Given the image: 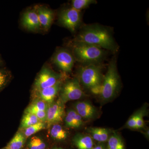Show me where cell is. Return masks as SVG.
Returning <instances> with one entry per match:
<instances>
[{
    "label": "cell",
    "mask_w": 149,
    "mask_h": 149,
    "mask_svg": "<svg viewBox=\"0 0 149 149\" xmlns=\"http://www.w3.org/2000/svg\"><path fill=\"white\" fill-rule=\"evenodd\" d=\"M74 42L92 45L114 52L117 51V45L110 31L97 24L83 27L75 38Z\"/></svg>",
    "instance_id": "6da1fadb"
},
{
    "label": "cell",
    "mask_w": 149,
    "mask_h": 149,
    "mask_svg": "<svg viewBox=\"0 0 149 149\" xmlns=\"http://www.w3.org/2000/svg\"><path fill=\"white\" fill-rule=\"evenodd\" d=\"M72 51L74 58L84 65L99 64L105 56L103 49L83 43L74 42Z\"/></svg>",
    "instance_id": "7a4b0ae2"
},
{
    "label": "cell",
    "mask_w": 149,
    "mask_h": 149,
    "mask_svg": "<svg viewBox=\"0 0 149 149\" xmlns=\"http://www.w3.org/2000/svg\"><path fill=\"white\" fill-rule=\"evenodd\" d=\"M119 77L116 61L113 59L110 62L106 74L103 77L101 84L102 91L100 97L104 101L113 98L119 88Z\"/></svg>",
    "instance_id": "3957f363"
},
{
    "label": "cell",
    "mask_w": 149,
    "mask_h": 149,
    "mask_svg": "<svg viewBox=\"0 0 149 149\" xmlns=\"http://www.w3.org/2000/svg\"><path fill=\"white\" fill-rule=\"evenodd\" d=\"M84 65L78 71L80 83L90 90L101 85L104 77L101 65L99 64Z\"/></svg>",
    "instance_id": "277c9868"
},
{
    "label": "cell",
    "mask_w": 149,
    "mask_h": 149,
    "mask_svg": "<svg viewBox=\"0 0 149 149\" xmlns=\"http://www.w3.org/2000/svg\"><path fill=\"white\" fill-rule=\"evenodd\" d=\"M61 89L60 100L63 104L70 101L79 100L84 96L80 82L77 79L68 80Z\"/></svg>",
    "instance_id": "5b68a950"
},
{
    "label": "cell",
    "mask_w": 149,
    "mask_h": 149,
    "mask_svg": "<svg viewBox=\"0 0 149 149\" xmlns=\"http://www.w3.org/2000/svg\"><path fill=\"white\" fill-rule=\"evenodd\" d=\"M58 20L63 27L71 32H74L81 22L80 11L72 7L65 9L62 10L59 15Z\"/></svg>",
    "instance_id": "8992f818"
},
{
    "label": "cell",
    "mask_w": 149,
    "mask_h": 149,
    "mask_svg": "<svg viewBox=\"0 0 149 149\" xmlns=\"http://www.w3.org/2000/svg\"><path fill=\"white\" fill-rule=\"evenodd\" d=\"M61 80V75L57 74L49 68H44L35 80V91L52 87Z\"/></svg>",
    "instance_id": "52a82bcc"
},
{
    "label": "cell",
    "mask_w": 149,
    "mask_h": 149,
    "mask_svg": "<svg viewBox=\"0 0 149 149\" xmlns=\"http://www.w3.org/2000/svg\"><path fill=\"white\" fill-rule=\"evenodd\" d=\"M53 62L62 71L70 72L72 71L74 65V58L67 50L61 49L55 54Z\"/></svg>",
    "instance_id": "ba28073f"
},
{
    "label": "cell",
    "mask_w": 149,
    "mask_h": 149,
    "mask_svg": "<svg viewBox=\"0 0 149 149\" xmlns=\"http://www.w3.org/2000/svg\"><path fill=\"white\" fill-rule=\"evenodd\" d=\"M64 104L59 100L48 105L46 121L48 125L58 124L61 122L64 115Z\"/></svg>",
    "instance_id": "9c48e42d"
},
{
    "label": "cell",
    "mask_w": 149,
    "mask_h": 149,
    "mask_svg": "<svg viewBox=\"0 0 149 149\" xmlns=\"http://www.w3.org/2000/svg\"><path fill=\"white\" fill-rule=\"evenodd\" d=\"M62 83V80H60L52 87L35 91L38 98L47 104H50L53 102L56 96L61 89Z\"/></svg>",
    "instance_id": "30bf717a"
},
{
    "label": "cell",
    "mask_w": 149,
    "mask_h": 149,
    "mask_svg": "<svg viewBox=\"0 0 149 149\" xmlns=\"http://www.w3.org/2000/svg\"><path fill=\"white\" fill-rule=\"evenodd\" d=\"M22 22L24 28L30 31H36L41 27L36 9L24 13L22 15Z\"/></svg>",
    "instance_id": "8fae6325"
},
{
    "label": "cell",
    "mask_w": 149,
    "mask_h": 149,
    "mask_svg": "<svg viewBox=\"0 0 149 149\" xmlns=\"http://www.w3.org/2000/svg\"><path fill=\"white\" fill-rule=\"evenodd\" d=\"M74 110L83 119L89 120L95 117L96 109L94 106L88 102H79L74 104Z\"/></svg>",
    "instance_id": "7c38bea8"
},
{
    "label": "cell",
    "mask_w": 149,
    "mask_h": 149,
    "mask_svg": "<svg viewBox=\"0 0 149 149\" xmlns=\"http://www.w3.org/2000/svg\"><path fill=\"white\" fill-rule=\"evenodd\" d=\"M41 27L48 30L52 25L54 19V13L47 8L38 6L36 9Z\"/></svg>",
    "instance_id": "4fadbf2b"
},
{
    "label": "cell",
    "mask_w": 149,
    "mask_h": 149,
    "mask_svg": "<svg viewBox=\"0 0 149 149\" xmlns=\"http://www.w3.org/2000/svg\"><path fill=\"white\" fill-rule=\"evenodd\" d=\"M65 123L67 127L78 128L83 123V119L74 110H70L65 117Z\"/></svg>",
    "instance_id": "5bb4252c"
},
{
    "label": "cell",
    "mask_w": 149,
    "mask_h": 149,
    "mask_svg": "<svg viewBox=\"0 0 149 149\" xmlns=\"http://www.w3.org/2000/svg\"><path fill=\"white\" fill-rule=\"evenodd\" d=\"M87 131L92 136L91 138L101 143L107 142L110 136V130L107 128L91 127L88 128Z\"/></svg>",
    "instance_id": "9a60e30c"
},
{
    "label": "cell",
    "mask_w": 149,
    "mask_h": 149,
    "mask_svg": "<svg viewBox=\"0 0 149 149\" xmlns=\"http://www.w3.org/2000/svg\"><path fill=\"white\" fill-rule=\"evenodd\" d=\"M74 142L77 149H92L94 147L93 139L88 135L79 134L74 138Z\"/></svg>",
    "instance_id": "2e32d148"
},
{
    "label": "cell",
    "mask_w": 149,
    "mask_h": 149,
    "mask_svg": "<svg viewBox=\"0 0 149 149\" xmlns=\"http://www.w3.org/2000/svg\"><path fill=\"white\" fill-rule=\"evenodd\" d=\"M107 149H125V145L119 134L113 133L108 140Z\"/></svg>",
    "instance_id": "e0dca14e"
},
{
    "label": "cell",
    "mask_w": 149,
    "mask_h": 149,
    "mask_svg": "<svg viewBox=\"0 0 149 149\" xmlns=\"http://www.w3.org/2000/svg\"><path fill=\"white\" fill-rule=\"evenodd\" d=\"M25 141V136L20 132H17L5 149H21L23 146Z\"/></svg>",
    "instance_id": "ac0fdd59"
},
{
    "label": "cell",
    "mask_w": 149,
    "mask_h": 149,
    "mask_svg": "<svg viewBox=\"0 0 149 149\" xmlns=\"http://www.w3.org/2000/svg\"><path fill=\"white\" fill-rule=\"evenodd\" d=\"M51 136L55 140L63 141L67 137V133L61 125L58 124H54L50 130Z\"/></svg>",
    "instance_id": "d6986e66"
},
{
    "label": "cell",
    "mask_w": 149,
    "mask_h": 149,
    "mask_svg": "<svg viewBox=\"0 0 149 149\" xmlns=\"http://www.w3.org/2000/svg\"><path fill=\"white\" fill-rule=\"evenodd\" d=\"M25 113L22 120L21 125L22 128H27L40 122V120L35 115L29 113Z\"/></svg>",
    "instance_id": "ffe728a7"
},
{
    "label": "cell",
    "mask_w": 149,
    "mask_h": 149,
    "mask_svg": "<svg viewBox=\"0 0 149 149\" xmlns=\"http://www.w3.org/2000/svg\"><path fill=\"white\" fill-rule=\"evenodd\" d=\"M45 124L43 122L40 121L35 125H31L29 127L25 128L24 130V136L26 138H28L35 133L39 132L40 130L45 129Z\"/></svg>",
    "instance_id": "44dd1931"
},
{
    "label": "cell",
    "mask_w": 149,
    "mask_h": 149,
    "mask_svg": "<svg viewBox=\"0 0 149 149\" xmlns=\"http://www.w3.org/2000/svg\"><path fill=\"white\" fill-rule=\"evenodd\" d=\"M96 2L97 1L95 0H73L72 1V8L80 11Z\"/></svg>",
    "instance_id": "7402d4cb"
},
{
    "label": "cell",
    "mask_w": 149,
    "mask_h": 149,
    "mask_svg": "<svg viewBox=\"0 0 149 149\" xmlns=\"http://www.w3.org/2000/svg\"><path fill=\"white\" fill-rule=\"evenodd\" d=\"M48 107V104L46 102L38 99L27 107L26 111L38 110L47 111Z\"/></svg>",
    "instance_id": "603a6c76"
},
{
    "label": "cell",
    "mask_w": 149,
    "mask_h": 149,
    "mask_svg": "<svg viewBox=\"0 0 149 149\" xmlns=\"http://www.w3.org/2000/svg\"><path fill=\"white\" fill-rule=\"evenodd\" d=\"M28 146L29 149H45L46 144L42 139L37 136H34L29 141Z\"/></svg>",
    "instance_id": "cb8c5ba5"
},
{
    "label": "cell",
    "mask_w": 149,
    "mask_h": 149,
    "mask_svg": "<svg viewBox=\"0 0 149 149\" xmlns=\"http://www.w3.org/2000/svg\"><path fill=\"white\" fill-rule=\"evenodd\" d=\"M146 107L142 108L141 109L137 111V117H136V129H140L144 127L143 117L146 114Z\"/></svg>",
    "instance_id": "d4e9b609"
},
{
    "label": "cell",
    "mask_w": 149,
    "mask_h": 149,
    "mask_svg": "<svg viewBox=\"0 0 149 149\" xmlns=\"http://www.w3.org/2000/svg\"><path fill=\"white\" fill-rule=\"evenodd\" d=\"M25 112L29 113L36 116L41 122L46 121L47 119V111L38 110L26 111Z\"/></svg>",
    "instance_id": "484cf974"
},
{
    "label": "cell",
    "mask_w": 149,
    "mask_h": 149,
    "mask_svg": "<svg viewBox=\"0 0 149 149\" xmlns=\"http://www.w3.org/2000/svg\"><path fill=\"white\" fill-rule=\"evenodd\" d=\"M137 111L132 115L125 124V127L130 129H136V117Z\"/></svg>",
    "instance_id": "4316f807"
},
{
    "label": "cell",
    "mask_w": 149,
    "mask_h": 149,
    "mask_svg": "<svg viewBox=\"0 0 149 149\" xmlns=\"http://www.w3.org/2000/svg\"><path fill=\"white\" fill-rule=\"evenodd\" d=\"M8 79V74L0 70V90L6 85Z\"/></svg>",
    "instance_id": "83f0119b"
},
{
    "label": "cell",
    "mask_w": 149,
    "mask_h": 149,
    "mask_svg": "<svg viewBox=\"0 0 149 149\" xmlns=\"http://www.w3.org/2000/svg\"><path fill=\"white\" fill-rule=\"evenodd\" d=\"M92 149H107L104 146L102 145H99V146H96L95 147H93Z\"/></svg>",
    "instance_id": "f1b7e54d"
},
{
    "label": "cell",
    "mask_w": 149,
    "mask_h": 149,
    "mask_svg": "<svg viewBox=\"0 0 149 149\" xmlns=\"http://www.w3.org/2000/svg\"><path fill=\"white\" fill-rule=\"evenodd\" d=\"M53 149H63L62 148H56Z\"/></svg>",
    "instance_id": "f546056e"
},
{
    "label": "cell",
    "mask_w": 149,
    "mask_h": 149,
    "mask_svg": "<svg viewBox=\"0 0 149 149\" xmlns=\"http://www.w3.org/2000/svg\"><path fill=\"white\" fill-rule=\"evenodd\" d=\"M0 62H1V61H0Z\"/></svg>",
    "instance_id": "4dcf8cb0"
},
{
    "label": "cell",
    "mask_w": 149,
    "mask_h": 149,
    "mask_svg": "<svg viewBox=\"0 0 149 149\" xmlns=\"http://www.w3.org/2000/svg\"></svg>",
    "instance_id": "1f68e13d"
}]
</instances>
